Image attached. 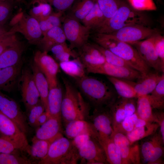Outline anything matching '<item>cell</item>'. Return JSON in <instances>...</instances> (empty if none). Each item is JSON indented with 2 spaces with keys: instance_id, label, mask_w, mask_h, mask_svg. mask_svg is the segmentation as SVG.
Segmentation results:
<instances>
[{
  "instance_id": "45",
  "label": "cell",
  "mask_w": 164,
  "mask_h": 164,
  "mask_svg": "<svg viewBox=\"0 0 164 164\" xmlns=\"http://www.w3.org/2000/svg\"><path fill=\"white\" fill-rule=\"evenodd\" d=\"M15 33L11 29L0 36V54L18 41Z\"/></svg>"
},
{
  "instance_id": "50",
  "label": "cell",
  "mask_w": 164,
  "mask_h": 164,
  "mask_svg": "<svg viewBox=\"0 0 164 164\" xmlns=\"http://www.w3.org/2000/svg\"><path fill=\"white\" fill-rule=\"evenodd\" d=\"M53 6L57 12H64L77 0H46Z\"/></svg>"
},
{
  "instance_id": "29",
  "label": "cell",
  "mask_w": 164,
  "mask_h": 164,
  "mask_svg": "<svg viewBox=\"0 0 164 164\" xmlns=\"http://www.w3.org/2000/svg\"><path fill=\"white\" fill-rule=\"evenodd\" d=\"M95 0H77L67 11V16L81 22L93 8Z\"/></svg>"
},
{
  "instance_id": "10",
  "label": "cell",
  "mask_w": 164,
  "mask_h": 164,
  "mask_svg": "<svg viewBox=\"0 0 164 164\" xmlns=\"http://www.w3.org/2000/svg\"><path fill=\"white\" fill-rule=\"evenodd\" d=\"M158 33L149 26L135 25L122 28L109 34L118 40L130 44L146 39Z\"/></svg>"
},
{
  "instance_id": "11",
  "label": "cell",
  "mask_w": 164,
  "mask_h": 164,
  "mask_svg": "<svg viewBox=\"0 0 164 164\" xmlns=\"http://www.w3.org/2000/svg\"><path fill=\"white\" fill-rule=\"evenodd\" d=\"M0 111L14 121L26 134L29 131L27 117L17 103L0 90Z\"/></svg>"
},
{
  "instance_id": "49",
  "label": "cell",
  "mask_w": 164,
  "mask_h": 164,
  "mask_svg": "<svg viewBox=\"0 0 164 164\" xmlns=\"http://www.w3.org/2000/svg\"><path fill=\"white\" fill-rule=\"evenodd\" d=\"M12 9L10 0L0 2V25H3L9 18Z\"/></svg>"
},
{
  "instance_id": "42",
  "label": "cell",
  "mask_w": 164,
  "mask_h": 164,
  "mask_svg": "<svg viewBox=\"0 0 164 164\" xmlns=\"http://www.w3.org/2000/svg\"><path fill=\"white\" fill-rule=\"evenodd\" d=\"M94 44L104 56L106 62L116 66L131 67L123 59L109 50L96 43Z\"/></svg>"
},
{
  "instance_id": "31",
  "label": "cell",
  "mask_w": 164,
  "mask_h": 164,
  "mask_svg": "<svg viewBox=\"0 0 164 164\" xmlns=\"http://www.w3.org/2000/svg\"><path fill=\"white\" fill-rule=\"evenodd\" d=\"M137 99L136 112L138 117L149 122L157 123L156 115L153 112L147 95L140 96Z\"/></svg>"
},
{
  "instance_id": "14",
  "label": "cell",
  "mask_w": 164,
  "mask_h": 164,
  "mask_svg": "<svg viewBox=\"0 0 164 164\" xmlns=\"http://www.w3.org/2000/svg\"><path fill=\"white\" fill-rule=\"evenodd\" d=\"M87 72L132 81L139 79L144 76L140 72L131 67L116 66L106 62L90 69Z\"/></svg>"
},
{
  "instance_id": "18",
  "label": "cell",
  "mask_w": 164,
  "mask_h": 164,
  "mask_svg": "<svg viewBox=\"0 0 164 164\" xmlns=\"http://www.w3.org/2000/svg\"><path fill=\"white\" fill-rule=\"evenodd\" d=\"M164 142L161 135L156 134L144 142L142 145L141 152L143 159L146 162L161 163L164 152Z\"/></svg>"
},
{
  "instance_id": "53",
  "label": "cell",
  "mask_w": 164,
  "mask_h": 164,
  "mask_svg": "<svg viewBox=\"0 0 164 164\" xmlns=\"http://www.w3.org/2000/svg\"><path fill=\"white\" fill-rule=\"evenodd\" d=\"M157 120L158 124L160 128L161 135L162 140L164 142V117L163 112L155 113Z\"/></svg>"
},
{
  "instance_id": "56",
  "label": "cell",
  "mask_w": 164,
  "mask_h": 164,
  "mask_svg": "<svg viewBox=\"0 0 164 164\" xmlns=\"http://www.w3.org/2000/svg\"><path fill=\"white\" fill-rule=\"evenodd\" d=\"M7 31V30L4 27L3 25H0V36Z\"/></svg>"
},
{
  "instance_id": "12",
  "label": "cell",
  "mask_w": 164,
  "mask_h": 164,
  "mask_svg": "<svg viewBox=\"0 0 164 164\" xmlns=\"http://www.w3.org/2000/svg\"><path fill=\"white\" fill-rule=\"evenodd\" d=\"M136 98H128L117 97L109 106L114 131H116L121 124L127 116L136 111Z\"/></svg>"
},
{
  "instance_id": "9",
  "label": "cell",
  "mask_w": 164,
  "mask_h": 164,
  "mask_svg": "<svg viewBox=\"0 0 164 164\" xmlns=\"http://www.w3.org/2000/svg\"><path fill=\"white\" fill-rule=\"evenodd\" d=\"M19 82L22 101L28 112L40 100L32 71L27 68L22 69Z\"/></svg>"
},
{
  "instance_id": "54",
  "label": "cell",
  "mask_w": 164,
  "mask_h": 164,
  "mask_svg": "<svg viewBox=\"0 0 164 164\" xmlns=\"http://www.w3.org/2000/svg\"><path fill=\"white\" fill-rule=\"evenodd\" d=\"M51 116L49 113L45 111L37 119L35 127H39L46 122Z\"/></svg>"
},
{
  "instance_id": "52",
  "label": "cell",
  "mask_w": 164,
  "mask_h": 164,
  "mask_svg": "<svg viewBox=\"0 0 164 164\" xmlns=\"http://www.w3.org/2000/svg\"><path fill=\"white\" fill-rule=\"evenodd\" d=\"M65 42L56 44L52 47L51 51L54 56L62 53L72 50Z\"/></svg>"
},
{
  "instance_id": "57",
  "label": "cell",
  "mask_w": 164,
  "mask_h": 164,
  "mask_svg": "<svg viewBox=\"0 0 164 164\" xmlns=\"http://www.w3.org/2000/svg\"><path fill=\"white\" fill-rule=\"evenodd\" d=\"M16 0L18 2H22L23 0Z\"/></svg>"
},
{
  "instance_id": "26",
  "label": "cell",
  "mask_w": 164,
  "mask_h": 164,
  "mask_svg": "<svg viewBox=\"0 0 164 164\" xmlns=\"http://www.w3.org/2000/svg\"><path fill=\"white\" fill-rule=\"evenodd\" d=\"M66 40L62 27L57 26L46 32L38 44L41 46L43 51L48 52L53 46L65 42Z\"/></svg>"
},
{
  "instance_id": "32",
  "label": "cell",
  "mask_w": 164,
  "mask_h": 164,
  "mask_svg": "<svg viewBox=\"0 0 164 164\" xmlns=\"http://www.w3.org/2000/svg\"><path fill=\"white\" fill-rule=\"evenodd\" d=\"M59 65L65 73L75 79L86 75L85 67L78 57L73 60L60 62Z\"/></svg>"
},
{
  "instance_id": "24",
  "label": "cell",
  "mask_w": 164,
  "mask_h": 164,
  "mask_svg": "<svg viewBox=\"0 0 164 164\" xmlns=\"http://www.w3.org/2000/svg\"><path fill=\"white\" fill-rule=\"evenodd\" d=\"M162 74L160 75L157 72L153 73L150 71L142 78L138 79L137 83L124 80L133 87L138 96L146 95L154 89L160 80Z\"/></svg>"
},
{
  "instance_id": "33",
  "label": "cell",
  "mask_w": 164,
  "mask_h": 164,
  "mask_svg": "<svg viewBox=\"0 0 164 164\" xmlns=\"http://www.w3.org/2000/svg\"><path fill=\"white\" fill-rule=\"evenodd\" d=\"M156 122H149L140 127L134 128L131 131L125 134L131 144L136 142L155 133L159 127Z\"/></svg>"
},
{
  "instance_id": "20",
  "label": "cell",
  "mask_w": 164,
  "mask_h": 164,
  "mask_svg": "<svg viewBox=\"0 0 164 164\" xmlns=\"http://www.w3.org/2000/svg\"><path fill=\"white\" fill-rule=\"evenodd\" d=\"M78 50V57L86 72L106 62L104 56L94 43L88 42Z\"/></svg>"
},
{
  "instance_id": "30",
  "label": "cell",
  "mask_w": 164,
  "mask_h": 164,
  "mask_svg": "<svg viewBox=\"0 0 164 164\" xmlns=\"http://www.w3.org/2000/svg\"><path fill=\"white\" fill-rule=\"evenodd\" d=\"M98 141L104 151L108 163L123 164L119 150L111 138H100Z\"/></svg>"
},
{
  "instance_id": "55",
  "label": "cell",
  "mask_w": 164,
  "mask_h": 164,
  "mask_svg": "<svg viewBox=\"0 0 164 164\" xmlns=\"http://www.w3.org/2000/svg\"><path fill=\"white\" fill-rule=\"evenodd\" d=\"M149 122L146 120L138 118L135 125V128H138L147 125Z\"/></svg>"
},
{
  "instance_id": "3",
  "label": "cell",
  "mask_w": 164,
  "mask_h": 164,
  "mask_svg": "<svg viewBox=\"0 0 164 164\" xmlns=\"http://www.w3.org/2000/svg\"><path fill=\"white\" fill-rule=\"evenodd\" d=\"M65 87L61 107V118L65 124L75 120L89 118L90 106L81 93L68 80L63 79Z\"/></svg>"
},
{
  "instance_id": "40",
  "label": "cell",
  "mask_w": 164,
  "mask_h": 164,
  "mask_svg": "<svg viewBox=\"0 0 164 164\" xmlns=\"http://www.w3.org/2000/svg\"><path fill=\"white\" fill-rule=\"evenodd\" d=\"M36 161L20 153H0V164H36Z\"/></svg>"
},
{
  "instance_id": "16",
  "label": "cell",
  "mask_w": 164,
  "mask_h": 164,
  "mask_svg": "<svg viewBox=\"0 0 164 164\" xmlns=\"http://www.w3.org/2000/svg\"><path fill=\"white\" fill-rule=\"evenodd\" d=\"M33 62L43 73L48 81L49 88L57 85V75L59 64L46 51L38 50L35 53Z\"/></svg>"
},
{
  "instance_id": "44",
  "label": "cell",
  "mask_w": 164,
  "mask_h": 164,
  "mask_svg": "<svg viewBox=\"0 0 164 164\" xmlns=\"http://www.w3.org/2000/svg\"><path fill=\"white\" fill-rule=\"evenodd\" d=\"M127 0L133 8L137 11H154L157 9L153 0Z\"/></svg>"
},
{
  "instance_id": "13",
  "label": "cell",
  "mask_w": 164,
  "mask_h": 164,
  "mask_svg": "<svg viewBox=\"0 0 164 164\" xmlns=\"http://www.w3.org/2000/svg\"><path fill=\"white\" fill-rule=\"evenodd\" d=\"M156 34L130 45L134 46L140 57L150 68H153L156 72L164 73V66L162 64L154 45V39Z\"/></svg>"
},
{
  "instance_id": "1",
  "label": "cell",
  "mask_w": 164,
  "mask_h": 164,
  "mask_svg": "<svg viewBox=\"0 0 164 164\" xmlns=\"http://www.w3.org/2000/svg\"><path fill=\"white\" fill-rule=\"evenodd\" d=\"M90 37L95 43L108 49L123 59L131 68L145 76L150 68L139 56L132 45L120 41L109 34L94 33Z\"/></svg>"
},
{
  "instance_id": "6",
  "label": "cell",
  "mask_w": 164,
  "mask_h": 164,
  "mask_svg": "<svg viewBox=\"0 0 164 164\" xmlns=\"http://www.w3.org/2000/svg\"><path fill=\"white\" fill-rule=\"evenodd\" d=\"M11 29L22 34L30 43L38 44L43 36L38 20L29 15L20 13L11 21Z\"/></svg>"
},
{
  "instance_id": "17",
  "label": "cell",
  "mask_w": 164,
  "mask_h": 164,
  "mask_svg": "<svg viewBox=\"0 0 164 164\" xmlns=\"http://www.w3.org/2000/svg\"><path fill=\"white\" fill-rule=\"evenodd\" d=\"M92 122L99 138H111L114 131L109 106L95 109L91 116Z\"/></svg>"
},
{
  "instance_id": "28",
  "label": "cell",
  "mask_w": 164,
  "mask_h": 164,
  "mask_svg": "<svg viewBox=\"0 0 164 164\" xmlns=\"http://www.w3.org/2000/svg\"><path fill=\"white\" fill-rule=\"evenodd\" d=\"M63 93L58 84L49 88L48 97V111L50 116L61 119V107Z\"/></svg>"
},
{
  "instance_id": "35",
  "label": "cell",
  "mask_w": 164,
  "mask_h": 164,
  "mask_svg": "<svg viewBox=\"0 0 164 164\" xmlns=\"http://www.w3.org/2000/svg\"><path fill=\"white\" fill-rule=\"evenodd\" d=\"M54 141L38 139L32 138L29 155L32 160L38 162L46 155L50 146Z\"/></svg>"
},
{
  "instance_id": "25",
  "label": "cell",
  "mask_w": 164,
  "mask_h": 164,
  "mask_svg": "<svg viewBox=\"0 0 164 164\" xmlns=\"http://www.w3.org/2000/svg\"><path fill=\"white\" fill-rule=\"evenodd\" d=\"M24 47L18 41L0 54V68L16 65L21 62Z\"/></svg>"
},
{
  "instance_id": "5",
  "label": "cell",
  "mask_w": 164,
  "mask_h": 164,
  "mask_svg": "<svg viewBox=\"0 0 164 164\" xmlns=\"http://www.w3.org/2000/svg\"><path fill=\"white\" fill-rule=\"evenodd\" d=\"M80 158L72 140L62 136L51 143L46 155L38 164H75Z\"/></svg>"
},
{
  "instance_id": "41",
  "label": "cell",
  "mask_w": 164,
  "mask_h": 164,
  "mask_svg": "<svg viewBox=\"0 0 164 164\" xmlns=\"http://www.w3.org/2000/svg\"><path fill=\"white\" fill-rule=\"evenodd\" d=\"M106 19L112 17L116 12L119 0H95Z\"/></svg>"
},
{
  "instance_id": "4",
  "label": "cell",
  "mask_w": 164,
  "mask_h": 164,
  "mask_svg": "<svg viewBox=\"0 0 164 164\" xmlns=\"http://www.w3.org/2000/svg\"><path fill=\"white\" fill-rule=\"evenodd\" d=\"M75 80L82 93L95 109L109 106L117 97L113 89L104 82L96 78L85 75Z\"/></svg>"
},
{
  "instance_id": "43",
  "label": "cell",
  "mask_w": 164,
  "mask_h": 164,
  "mask_svg": "<svg viewBox=\"0 0 164 164\" xmlns=\"http://www.w3.org/2000/svg\"><path fill=\"white\" fill-rule=\"evenodd\" d=\"M45 111L44 106L40 100L38 104L31 108L28 112L27 120L28 125L35 127L37 119Z\"/></svg>"
},
{
  "instance_id": "27",
  "label": "cell",
  "mask_w": 164,
  "mask_h": 164,
  "mask_svg": "<svg viewBox=\"0 0 164 164\" xmlns=\"http://www.w3.org/2000/svg\"><path fill=\"white\" fill-rule=\"evenodd\" d=\"M31 68L40 100L44 106L45 111L47 112V99L49 90L48 81L43 73L34 62L31 65Z\"/></svg>"
},
{
  "instance_id": "15",
  "label": "cell",
  "mask_w": 164,
  "mask_h": 164,
  "mask_svg": "<svg viewBox=\"0 0 164 164\" xmlns=\"http://www.w3.org/2000/svg\"><path fill=\"white\" fill-rule=\"evenodd\" d=\"M111 138L119 150L123 164L141 163L138 146L131 144L125 134L114 132Z\"/></svg>"
},
{
  "instance_id": "37",
  "label": "cell",
  "mask_w": 164,
  "mask_h": 164,
  "mask_svg": "<svg viewBox=\"0 0 164 164\" xmlns=\"http://www.w3.org/2000/svg\"><path fill=\"white\" fill-rule=\"evenodd\" d=\"M29 11V15L38 21L43 19L52 12L51 5L46 0H34Z\"/></svg>"
},
{
  "instance_id": "7",
  "label": "cell",
  "mask_w": 164,
  "mask_h": 164,
  "mask_svg": "<svg viewBox=\"0 0 164 164\" xmlns=\"http://www.w3.org/2000/svg\"><path fill=\"white\" fill-rule=\"evenodd\" d=\"M63 20L62 28L71 49H79L88 42L91 33L90 28L66 16L64 17Z\"/></svg>"
},
{
  "instance_id": "21",
  "label": "cell",
  "mask_w": 164,
  "mask_h": 164,
  "mask_svg": "<svg viewBox=\"0 0 164 164\" xmlns=\"http://www.w3.org/2000/svg\"><path fill=\"white\" fill-rule=\"evenodd\" d=\"M61 119L51 117L44 123L38 127L33 138L54 141L62 137Z\"/></svg>"
},
{
  "instance_id": "46",
  "label": "cell",
  "mask_w": 164,
  "mask_h": 164,
  "mask_svg": "<svg viewBox=\"0 0 164 164\" xmlns=\"http://www.w3.org/2000/svg\"><path fill=\"white\" fill-rule=\"evenodd\" d=\"M20 152L12 141L0 133V153H20Z\"/></svg>"
},
{
  "instance_id": "8",
  "label": "cell",
  "mask_w": 164,
  "mask_h": 164,
  "mask_svg": "<svg viewBox=\"0 0 164 164\" xmlns=\"http://www.w3.org/2000/svg\"><path fill=\"white\" fill-rule=\"evenodd\" d=\"M0 133L12 141L21 152H30L26 134L12 120L0 111Z\"/></svg>"
},
{
  "instance_id": "2",
  "label": "cell",
  "mask_w": 164,
  "mask_h": 164,
  "mask_svg": "<svg viewBox=\"0 0 164 164\" xmlns=\"http://www.w3.org/2000/svg\"><path fill=\"white\" fill-rule=\"evenodd\" d=\"M149 19L145 14L119 0L118 7L115 14L105 20L91 32L109 34L126 26L138 25L149 26Z\"/></svg>"
},
{
  "instance_id": "47",
  "label": "cell",
  "mask_w": 164,
  "mask_h": 164,
  "mask_svg": "<svg viewBox=\"0 0 164 164\" xmlns=\"http://www.w3.org/2000/svg\"><path fill=\"white\" fill-rule=\"evenodd\" d=\"M138 118L136 111L132 114L127 117L121 124L116 131L126 134L133 130L135 123Z\"/></svg>"
},
{
  "instance_id": "23",
  "label": "cell",
  "mask_w": 164,
  "mask_h": 164,
  "mask_svg": "<svg viewBox=\"0 0 164 164\" xmlns=\"http://www.w3.org/2000/svg\"><path fill=\"white\" fill-rule=\"evenodd\" d=\"M21 63L11 67L0 68V90L11 92L19 80L22 71Z\"/></svg>"
},
{
  "instance_id": "22",
  "label": "cell",
  "mask_w": 164,
  "mask_h": 164,
  "mask_svg": "<svg viewBox=\"0 0 164 164\" xmlns=\"http://www.w3.org/2000/svg\"><path fill=\"white\" fill-rule=\"evenodd\" d=\"M64 133L67 138L71 139L80 135L87 134L98 140L99 136L92 123L83 120H75L65 124Z\"/></svg>"
},
{
  "instance_id": "19",
  "label": "cell",
  "mask_w": 164,
  "mask_h": 164,
  "mask_svg": "<svg viewBox=\"0 0 164 164\" xmlns=\"http://www.w3.org/2000/svg\"><path fill=\"white\" fill-rule=\"evenodd\" d=\"M78 150L80 158L85 160L87 163H108L102 147L94 138H91Z\"/></svg>"
},
{
  "instance_id": "48",
  "label": "cell",
  "mask_w": 164,
  "mask_h": 164,
  "mask_svg": "<svg viewBox=\"0 0 164 164\" xmlns=\"http://www.w3.org/2000/svg\"><path fill=\"white\" fill-rule=\"evenodd\" d=\"M154 45L162 65L164 66V38L159 33L155 36Z\"/></svg>"
},
{
  "instance_id": "38",
  "label": "cell",
  "mask_w": 164,
  "mask_h": 164,
  "mask_svg": "<svg viewBox=\"0 0 164 164\" xmlns=\"http://www.w3.org/2000/svg\"><path fill=\"white\" fill-rule=\"evenodd\" d=\"M105 20V18L96 2L91 10L82 20L84 25L90 28L91 32L100 26Z\"/></svg>"
},
{
  "instance_id": "51",
  "label": "cell",
  "mask_w": 164,
  "mask_h": 164,
  "mask_svg": "<svg viewBox=\"0 0 164 164\" xmlns=\"http://www.w3.org/2000/svg\"><path fill=\"white\" fill-rule=\"evenodd\" d=\"M91 138L90 135L87 134H83L78 135L72 140L74 145L78 149L84 145Z\"/></svg>"
},
{
  "instance_id": "36",
  "label": "cell",
  "mask_w": 164,
  "mask_h": 164,
  "mask_svg": "<svg viewBox=\"0 0 164 164\" xmlns=\"http://www.w3.org/2000/svg\"><path fill=\"white\" fill-rule=\"evenodd\" d=\"M152 108L162 109L164 105V74L153 91L147 95Z\"/></svg>"
},
{
  "instance_id": "58",
  "label": "cell",
  "mask_w": 164,
  "mask_h": 164,
  "mask_svg": "<svg viewBox=\"0 0 164 164\" xmlns=\"http://www.w3.org/2000/svg\"><path fill=\"white\" fill-rule=\"evenodd\" d=\"M7 0H0V2H2V1H4Z\"/></svg>"
},
{
  "instance_id": "39",
  "label": "cell",
  "mask_w": 164,
  "mask_h": 164,
  "mask_svg": "<svg viewBox=\"0 0 164 164\" xmlns=\"http://www.w3.org/2000/svg\"><path fill=\"white\" fill-rule=\"evenodd\" d=\"M64 12H52L45 18L38 21L43 36L50 29L55 27L61 26V22Z\"/></svg>"
},
{
  "instance_id": "34",
  "label": "cell",
  "mask_w": 164,
  "mask_h": 164,
  "mask_svg": "<svg viewBox=\"0 0 164 164\" xmlns=\"http://www.w3.org/2000/svg\"><path fill=\"white\" fill-rule=\"evenodd\" d=\"M107 78L113 85L118 96L128 98H137L138 97L133 87L124 79L108 76Z\"/></svg>"
}]
</instances>
